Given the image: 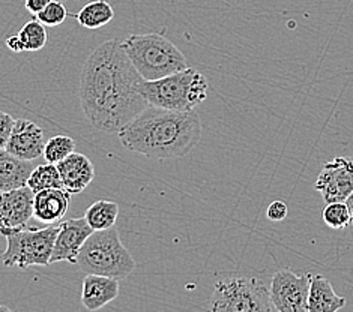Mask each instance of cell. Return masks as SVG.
Wrapping results in <instances>:
<instances>
[{"instance_id":"ffe728a7","label":"cell","mask_w":353,"mask_h":312,"mask_svg":"<svg viewBox=\"0 0 353 312\" xmlns=\"http://www.w3.org/2000/svg\"><path fill=\"white\" fill-rule=\"evenodd\" d=\"M28 187L33 192H39L50 188H63L62 177L61 173H59L57 165L47 163L44 165H38L33 168L28 179Z\"/></svg>"},{"instance_id":"d4e9b609","label":"cell","mask_w":353,"mask_h":312,"mask_svg":"<svg viewBox=\"0 0 353 312\" xmlns=\"http://www.w3.org/2000/svg\"><path fill=\"white\" fill-rule=\"evenodd\" d=\"M15 121L11 114L5 112H0V149H5L8 145V140L11 137V132L14 128Z\"/></svg>"},{"instance_id":"277c9868","label":"cell","mask_w":353,"mask_h":312,"mask_svg":"<svg viewBox=\"0 0 353 312\" xmlns=\"http://www.w3.org/2000/svg\"><path fill=\"white\" fill-rule=\"evenodd\" d=\"M77 264L85 273L103 275L117 281L125 280L136 269V261L123 247L114 227L92 231L80 248Z\"/></svg>"},{"instance_id":"30bf717a","label":"cell","mask_w":353,"mask_h":312,"mask_svg":"<svg viewBox=\"0 0 353 312\" xmlns=\"http://www.w3.org/2000/svg\"><path fill=\"white\" fill-rule=\"evenodd\" d=\"M92 231L94 230L90 229L85 216L74 218L63 224H59V231L54 240L52 257H50V264L59 263V261L77 264L80 248L92 234Z\"/></svg>"},{"instance_id":"2e32d148","label":"cell","mask_w":353,"mask_h":312,"mask_svg":"<svg viewBox=\"0 0 353 312\" xmlns=\"http://www.w3.org/2000/svg\"><path fill=\"white\" fill-rule=\"evenodd\" d=\"M346 306V299L334 291L331 281L323 275H311L308 312H335Z\"/></svg>"},{"instance_id":"4316f807","label":"cell","mask_w":353,"mask_h":312,"mask_svg":"<svg viewBox=\"0 0 353 312\" xmlns=\"http://www.w3.org/2000/svg\"><path fill=\"white\" fill-rule=\"evenodd\" d=\"M50 2H52V0H24V6H26V10L30 14L37 15L38 12L43 11Z\"/></svg>"},{"instance_id":"5b68a950","label":"cell","mask_w":353,"mask_h":312,"mask_svg":"<svg viewBox=\"0 0 353 312\" xmlns=\"http://www.w3.org/2000/svg\"><path fill=\"white\" fill-rule=\"evenodd\" d=\"M208 80L199 71L187 68L167 77L141 84V94L149 105L174 112H192L208 98Z\"/></svg>"},{"instance_id":"4fadbf2b","label":"cell","mask_w":353,"mask_h":312,"mask_svg":"<svg viewBox=\"0 0 353 312\" xmlns=\"http://www.w3.org/2000/svg\"><path fill=\"white\" fill-rule=\"evenodd\" d=\"M62 177L63 188L70 194H80L95 179V167L86 155L72 152L63 161L56 164Z\"/></svg>"},{"instance_id":"6da1fadb","label":"cell","mask_w":353,"mask_h":312,"mask_svg":"<svg viewBox=\"0 0 353 312\" xmlns=\"http://www.w3.org/2000/svg\"><path fill=\"white\" fill-rule=\"evenodd\" d=\"M143 81L119 39L98 45L80 75V103L88 122L107 134L119 132L149 105L141 94Z\"/></svg>"},{"instance_id":"9c48e42d","label":"cell","mask_w":353,"mask_h":312,"mask_svg":"<svg viewBox=\"0 0 353 312\" xmlns=\"http://www.w3.org/2000/svg\"><path fill=\"white\" fill-rule=\"evenodd\" d=\"M314 188L322 194L325 203L346 201L353 192V161L344 156H335L326 163L317 176Z\"/></svg>"},{"instance_id":"cb8c5ba5","label":"cell","mask_w":353,"mask_h":312,"mask_svg":"<svg viewBox=\"0 0 353 312\" xmlns=\"http://www.w3.org/2000/svg\"><path fill=\"white\" fill-rule=\"evenodd\" d=\"M66 17H68V11H66L61 0H52L43 11L37 14V20L43 23L46 28H54L61 26L66 20Z\"/></svg>"},{"instance_id":"5bb4252c","label":"cell","mask_w":353,"mask_h":312,"mask_svg":"<svg viewBox=\"0 0 353 312\" xmlns=\"http://www.w3.org/2000/svg\"><path fill=\"white\" fill-rule=\"evenodd\" d=\"M119 281L114 278L86 273L83 280L81 303L89 311H98L119 296Z\"/></svg>"},{"instance_id":"3957f363","label":"cell","mask_w":353,"mask_h":312,"mask_svg":"<svg viewBox=\"0 0 353 312\" xmlns=\"http://www.w3.org/2000/svg\"><path fill=\"white\" fill-rule=\"evenodd\" d=\"M134 68L148 81L167 77L188 68L187 59L170 39L161 33L130 35L122 41Z\"/></svg>"},{"instance_id":"e0dca14e","label":"cell","mask_w":353,"mask_h":312,"mask_svg":"<svg viewBox=\"0 0 353 312\" xmlns=\"http://www.w3.org/2000/svg\"><path fill=\"white\" fill-rule=\"evenodd\" d=\"M33 168L32 161H24L6 149H0V192L26 187Z\"/></svg>"},{"instance_id":"7402d4cb","label":"cell","mask_w":353,"mask_h":312,"mask_svg":"<svg viewBox=\"0 0 353 312\" xmlns=\"http://www.w3.org/2000/svg\"><path fill=\"white\" fill-rule=\"evenodd\" d=\"M74 147H75V143L71 137L56 136L46 143L43 156L50 164H59L61 161H63L66 156L72 154Z\"/></svg>"},{"instance_id":"f1b7e54d","label":"cell","mask_w":353,"mask_h":312,"mask_svg":"<svg viewBox=\"0 0 353 312\" xmlns=\"http://www.w3.org/2000/svg\"><path fill=\"white\" fill-rule=\"evenodd\" d=\"M346 203L349 206V210H350V225H353V192L350 194V196L347 197Z\"/></svg>"},{"instance_id":"ac0fdd59","label":"cell","mask_w":353,"mask_h":312,"mask_svg":"<svg viewBox=\"0 0 353 312\" xmlns=\"http://www.w3.org/2000/svg\"><path fill=\"white\" fill-rule=\"evenodd\" d=\"M117 216H119V205L107 200L95 201L85 214L88 224L94 231L112 229L117 221Z\"/></svg>"},{"instance_id":"ba28073f","label":"cell","mask_w":353,"mask_h":312,"mask_svg":"<svg viewBox=\"0 0 353 312\" xmlns=\"http://www.w3.org/2000/svg\"><path fill=\"white\" fill-rule=\"evenodd\" d=\"M311 275H296L290 271L275 272L269 284V294L275 311L305 312L308 311Z\"/></svg>"},{"instance_id":"8992f818","label":"cell","mask_w":353,"mask_h":312,"mask_svg":"<svg viewBox=\"0 0 353 312\" xmlns=\"http://www.w3.org/2000/svg\"><path fill=\"white\" fill-rule=\"evenodd\" d=\"M57 231L59 225L56 224H50L44 229L26 225L0 229V234L6 239V249L0 257L3 266L20 269L48 266Z\"/></svg>"},{"instance_id":"83f0119b","label":"cell","mask_w":353,"mask_h":312,"mask_svg":"<svg viewBox=\"0 0 353 312\" xmlns=\"http://www.w3.org/2000/svg\"><path fill=\"white\" fill-rule=\"evenodd\" d=\"M6 45L10 50H12L14 53H21L24 52V47H23V42L19 38V35H14V37H8L6 39Z\"/></svg>"},{"instance_id":"484cf974","label":"cell","mask_w":353,"mask_h":312,"mask_svg":"<svg viewBox=\"0 0 353 312\" xmlns=\"http://www.w3.org/2000/svg\"><path fill=\"white\" fill-rule=\"evenodd\" d=\"M289 214V209H288V205L284 203V201H272L271 205H269L268 210H266V216L269 221H274V222H280L283 221V219H285V216H288Z\"/></svg>"},{"instance_id":"44dd1931","label":"cell","mask_w":353,"mask_h":312,"mask_svg":"<svg viewBox=\"0 0 353 312\" xmlns=\"http://www.w3.org/2000/svg\"><path fill=\"white\" fill-rule=\"evenodd\" d=\"M17 35L23 42L24 52H39L46 47L48 39L46 26L37 19L24 24Z\"/></svg>"},{"instance_id":"f546056e","label":"cell","mask_w":353,"mask_h":312,"mask_svg":"<svg viewBox=\"0 0 353 312\" xmlns=\"http://www.w3.org/2000/svg\"><path fill=\"white\" fill-rule=\"evenodd\" d=\"M0 194H2V192H0Z\"/></svg>"},{"instance_id":"52a82bcc","label":"cell","mask_w":353,"mask_h":312,"mask_svg":"<svg viewBox=\"0 0 353 312\" xmlns=\"http://www.w3.org/2000/svg\"><path fill=\"white\" fill-rule=\"evenodd\" d=\"M208 309L214 312L275 311L269 294V285L257 276L223 278L214 287Z\"/></svg>"},{"instance_id":"603a6c76","label":"cell","mask_w":353,"mask_h":312,"mask_svg":"<svg viewBox=\"0 0 353 312\" xmlns=\"http://www.w3.org/2000/svg\"><path fill=\"white\" fill-rule=\"evenodd\" d=\"M322 216L325 224L334 230H343L350 224V210L346 201L326 203Z\"/></svg>"},{"instance_id":"d6986e66","label":"cell","mask_w":353,"mask_h":312,"mask_svg":"<svg viewBox=\"0 0 353 312\" xmlns=\"http://www.w3.org/2000/svg\"><path fill=\"white\" fill-rule=\"evenodd\" d=\"M114 17V10L107 0H94L85 5L75 15L79 24L86 29H99L110 23Z\"/></svg>"},{"instance_id":"9a60e30c","label":"cell","mask_w":353,"mask_h":312,"mask_svg":"<svg viewBox=\"0 0 353 312\" xmlns=\"http://www.w3.org/2000/svg\"><path fill=\"white\" fill-rule=\"evenodd\" d=\"M71 194L65 188H50L35 192L33 216L41 222L56 224L68 212Z\"/></svg>"},{"instance_id":"7c38bea8","label":"cell","mask_w":353,"mask_h":312,"mask_svg":"<svg viewBox=\"0 0 353 312\" xmlns=\"http://www.w3.org/2000/svg\"><path fill=\"white\" fill-rule=\"evenodd\" d=\"M35 192L28 185L0 194V229H15L29 222L33 216Z\"/></svg>"},{"instance_id":"7a4b0ae2","label":"cell","mask_w":353,"mask_h":312,"mask_svg":"<svg viewBox=\"0 0 353 312\" xmlns=\"http://www.w3.org/2000/svg\"><path fill=\"white\" fill-rule=\"evenodd\" d=\"M122 146L152 159L187 156L201 138V122L192 112L148 105L117 132Z\"/></svg>"},{"instance_id":"8fae6325","label":"cell","mask_w":353,"mask_h":312,"mask_svg":"<svg viewBox=\"0 0 353 312\" xmlns=\"http://www.w3.org/2000/svg\"><path fill=\"white\" fill-rule=\"evenodd\" d=\"M46 143L44 131L35 122L29 119H17L5 149L24 161H33L44 155Z\"/></svg>"}]
</instances>
